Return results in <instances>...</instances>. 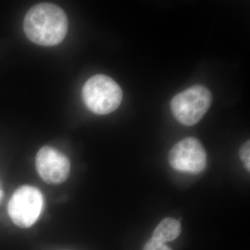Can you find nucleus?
<instances>
[{"mask_svg": "<svg viewBox=\"0 0 250 250\" xmlns=\"http://www.w3.org/2000/svg\"><path fill=\"white\" fill-rule=\"evenodd\" d=\"M23 31L27 38L36 45H59L67 35L68 18L58 5L40 3L27 12L23 20Z\"/></svg>", "mask_w": 250, "mask_h": 250, "instance_id": "f257e3e1", "label": "nucleus"}, {"mask_svg": "<svg viewBox=\"0 0 250 250\" xmlns=\"http://www.w3.org/2000/svg\"><path fill=\"white\" fill-rule=\"evenodd\" d=\"M82 96L89 110L98 115H106L120 107L123 90L112 78L97 74L86 81Z\"/></svg>", "mask_w": 250, "mask_h": 250, "instance_id": "f03ea898", "label": "nucleus"}, {"mask_svg": "<svg viewBox=\"0 0 250 250\" xmlns=\"http://www.w3.org/2000/svg\"><path fill=\"white\" fill-rule=\"evenodd\" d=\"M211 102L212 96L209 90L203 85H193L171 99L170 108L180 124L192 126L204 117Z\"/></svg>", "mask_w": 250, "mask_h": 250, "instance_id": "7ed1b4c3", "label": "nucleus"}, {"mask_svg": "<svg viewBox=\"0 0 250 250\" xmlns=\"http://www.w3.org/2000/svg\"><path fill=\"white\" fill-rule=\"evenodd\" d=\"M44 208V197L39 189L31 186L19 188L9 199L8 212L11 221L21 228L36 224Z\"/></svg>", "mask_w": 250, "mask_h": 250, "instance_id": "20e7f679", "label": "nucleus"}, {"mask_svg": "<svg viewBox=\"0 0 250 250\" xmlns=\"http://www.w3.org/2000/svg\"><path fill=\"white\" fill-rule=\"evenodd\" d=\"M169 162L174 170L196 174L205 170L207 153L199 140L188 137L170 149Z\"/></svg>", "mask_w": 250, "mask_h": 250, "instance_id": "39448f33", "label": "nucleus"}, {"mask_svg": "<svg viewBox=\"0 0 250 250\" xmlns=\"http://www.w3.org/2000/svg\"><path fill=\"white\" fill-rule=\"evenodd\" d=\"M36 170L39 176L50 185H59L65 182L71 171L69 159L54 147L45 146L37 152Z\"/></svg>", "mask_w": 250, "mask_h": 250, "instance_id": "423d86ee", "label": "nucleus"}, {"mask_svg": "<svg viewBox=\"0 0 250 250\" xmlns=\"http://www.w3.org/2000/svg\"><path fill=\"white\" fill-rule=\"evenodd\" d=\"M181 231L182 228L179 221L172 218H165L156 227L152 238L161 243L172 241L178 237Z\"/></svg>", "mask_w": 250, "mask_h": 250, "instance_id": "0eeeda50", "label": "nucleus"}, {"mask_svg": "<svg viewBox=\"0 0 250 250\" xmlns=\"http://www.w3.org/2000/svg\"><path fill=\"white\" fill-rule=\"evenodd\" d=\"M250 140H248L246 143L242 146L241 149H240V157L245 167L248 170H250Z\"/></svg>", "mask_w": 250, "mask_h": 250, "instance_id": "6e6552de", "label": "nucleus"}, {"mask_svg": "<svg viewBox=\"0 0 250 250\" xmlns=\"http://www.w3.org/2000/svg\"><path fill=\"white\" fill-rule=\"evenodd\" d=\"M143 250H171L165 243L157 241L155 239L151 238L149 241L147 242Z\"/></svg>", "mask_w": 250, "mask_h": 250, "instance_id": "1a4fd4ad", "label": "nucleus"}, {"mask_svg": "<svg viewBox=\"0 0 250 250\" xmlns=\"http://www.w3.org/2000/svg\"><path fill=\"white\" fill-rule=\"evenodd\" d=\"M3 197H4V191H3V188H2L1 183H0V203H1L2 199H3Z\"/></svg>", "mask_w": 250, "mask_h": 250, "instance_id": "9d476101", "label": "nucleus"}]
</instances>
